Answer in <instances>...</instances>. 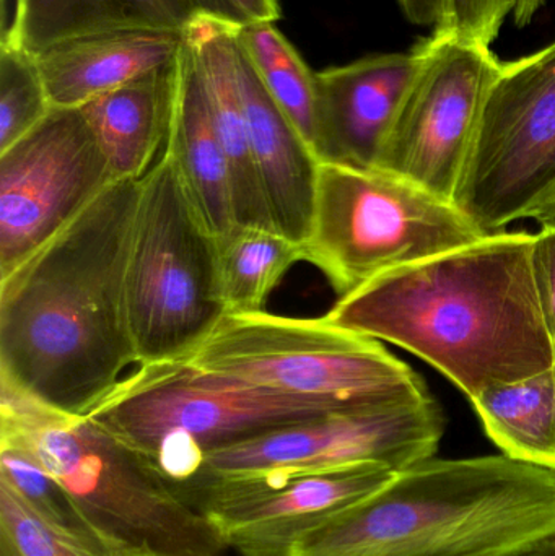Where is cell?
<instances>
[{
    "label": "cell",
    "instance_id": "obj_10",
    "mask_svg": "<svg viewBox=\"0 0 555 556\" xmlns=\"http://www.w3.org/2000/svg\"><path fill=\"white\" fill-rule=\"evenodd\" d=\"M445 427V415L433 397L329 412L215 447L205 456L201 476L189 490L214 479L357 464H378L401 472L436 456Z\"/></svg>",
    "mask_w": 555,
    "mask_h": 556
},
{
    "label": "cell",
    "instance_id": "obj_12",
    "mask_svg": "<svg viewBox=\"0 0 555 556\" xmlns=\"http://www.w3.org/2000/svg\"><path fill=\"white\" fill-rule=\"evenodd\" d=\"M121 181L81 108H52L0 152V277Z\"/></svg>",
    "mask_w": 555,
    "mask_h": 556
},
{
    "label": "cell",
    "instance_id": "obj_2",
    "mask_svg": "<svg viewBox=\"0 0 555 556\" xmlns=\"http://www.w3.org/2000/svg\"><path fill=\"white\" fill-rule=\"evenodd\" d=\"M533 250L527 231L488 235L368 281L323 319L413 353L471 401L555 365Z\"/></svg>",
    "mask_w": 555,
    "mask_h": 556
},
{
    "label": "cell",
    "instance_id": "obj_18",
    "mask_svg": "<svg viewBox=\"0 0 555 556\" xmlns=\"http://www.w3.org/2000/svg\"><path fill=\"white\" fill-rule=\"evenodd\" d=\"M163 147L175 156L192 201L212 233L224 237L235 227L230 176L212 119L204 75L186 31L176 61L172 119Z\"/></svg>",
    "mask_w": 555,
    "mask_h": 556
},
{
    "label": "cell",
    "instance_id": "obj_5",
    "mask_svg": "<svg viewBox=\"0 0 555 556\" xmlns=\"http://www.w3.org/2000/svg\"><path fill=\"white\" fill-rule=\"evenodd\" d=\"M335 410L202 371L189 362H165L137 365L87 417L140 454L182 495L215 447Z\"/></svg>",
    "mask_w": 555,
    "mask_h": 556
},
{
    "label": "cell",
    "instance_id": "obj_25",
    "mask_svg": "<svg viewBox=\"0 0 555 556\" xmlns=\"http://www.w3.org/2000/svg\"><path fill=\"white\" fill-rule=\"evenodd\" d=\"M52 103L36 55L12 39H0V152L48 117Z\"/></svg>",
    "mask_w": 555,
    "mask_h": 556
},
{
    "label": "cell",
    "instance_id": "obj_7",
    "mask_svg": "<svg viewBox=\"0 0 555 556\" xmlns=\"http://www.w3.org/2000/svg\"><path fill=\"white\" fill-rule=\"evenodd\" d=\"M222 378L336 410L432 397L426 381L380 340L332 326L323 317L225 314L188 359Z\"/></svg>",
    "mask_w": 555,
    "mask_h": 556
},
{
    "label": "cell",
    "instance_id": "obj_13",
    "mask_svg": "<svg viewBox=\"0 0 555 556\" xmlns=\"http://www.w3.org/2000/svg\"><path fill=\"white\" fill-rule=\"evenodd\" d=\"M396 470L357 464L310 472L228 477L194 486L185 498L241 556H292L310 532L375 495Z\"/></svg>",
    "mask_w": 555,
    "mask_h": 556
},
{
    "label": "cell",
    "instance_id": "obj_15",
    "mask_svg": "<svg viewBox=\"0 0 555 556\" xmlns=\"http://www.w3.org/2000/svg\"><path fill=\"white\" fill-rule=\"evenodd\" d=\"M238 77L257 178L274 228L305 243L319 160L267 93L237 38Z\"/></svg>",
    "mask_w": 555,
    "mask_h": 556
},
{
    "label": "cell",
    "instance_id": "obj_8",
    "mask_svg": "<svg viewBox=\"0 0 555 556\" xmlns=\"http://www.w3.org/2000/svg\"><path fill=\"white\" fill-rule=\"evenodd\" d=\"M482 233L453 202L378 168L319 162L306 263L336 293L475 243Z\"/></svg>",
    "mask_w": 555,
    "mask_h": 556
},
{
    "label": "cell",
    "instance_id": "obj_11",
    "mask_svg": "<svg viewBox=\"0 0 555 556\" xmlns=\"http://www.w3.org/2000/svg\"><path fill=\"white\" fill-rule=\"evenodd\" d=\"M417 46L419 71L398 111L377 168L453 202L482 104L501 74L502 62L491 46L442 29Z\"/></svg>",
    "mask_w": 555,
    "mask_h": 556
},
{
    "label": "cell",
    "instance_id": "obj_26",
    "mask_svg": "<svg viewBox=\"0 0 555 556\" xmlns=\"http://www.w3.org/2000/svg\"><path fill=\"white\" fill-rule=\"evenodd\" d=\"M0 556H117L90 547L42 521L7 480L0 479Z\"/></svg>",
    "mask_w": 555,
    "mask_h": 556
},
{
    "label": "cell",
    "instance_id": "obj_4",
    "mask_svg": "<svg viewBox=\"0 0 555 556\" xmlns=\"http://www.w3.org/2000/svg\"><path fill=\"white\" fill-rule=\"evenodd\" d=\"M0 443L35 457L117 555L227 554L195 506L87 415L55 410L0 382Z\"/></svg>",
    "mask_w": 555,
    "mask_h": 556
},
{
    "label": "cell",
    "instance_id": "obj_34",
    "mask_svg": "<svg viewBox=\"0 0 555 556\" xmlns=\"http://www.w3.org/2000/svg\"><path fill=\"white\" fill-rule=\"evenodd\" d=\"M119 556H159V555H149V554H124Z\"/></svg>",
    "mask_w": 555,
    "mask_h": 556
},
{
    "label": "cell",
    "instance_id": "obj_24",
    "mask_svg": "<svg viewBox=\"0 0 555 556\" xmlns=\"http://www.w3.org/2000/svg\"><path fill=\"white\" fill-rule=\"evenodd\" d=\"M0 479L7 480L52 528L98 551L117 555L87 521L67 490L22 447L0 443Z\"/></svg>",
    "mask_w": 555,
    "mask_h": 556
},
{
    "label": "cell",
    "instance_id": "obj_17",
    "mask_svg": "<svg viewBox=\"0 0 555 556\" xmlns=\"http://www.w3.org/2000/svg\"><path fill=\"white\" fill-rule=\"evenodd\" d=\"M186 36L198 54L212 119L227 159L235 225L276 230L251 150L238 77L237 28L201 15L186 29Z\"/></svg>",
    "mask_w": 555,
    "mask_h": 556
},
{
    "label": "cell",
    "instance_id": "obj_1",
    "mask_svg": "<svg viewBox=\"0 0 555 556\" xmlns=\"http://www.w3.org/2000/svg\"><path fill=\"white\" fill-rule=\"evenodd\" d=\"M140 179L111 185L61 233L0 277V382L88 415L139 362L126 269Z\"/></svg>",
    "mask_w": 555,
    "mask_h": 556
},
{
    "label": "cell",
    "instance_id": "obj_21",
    "mask_svg": "<svg viewBox=\"0 0 555 556\" xmlns=\"http://www.w3.org/2000/svg\"><path fill=\"white\" fill-rule=\"evenodd\" d=\"M469 402L504 456L555 470V365L533 378L488 389Z\"/></svg>",
    "mask_w": 555,
    "mask_h": 556
},
{
    "label": "cell",
    "instance_id": "obj_3",
    "mask_svg": "<svg viewBox=\"0 0 555 556\" xmlns=\"http://www.w3.org/2000/svg\"><path fill=\"white\" fill-rule=\"evenodd\" d=\"M555 534V470L497 456L424 460L292 556H510Z\"/></svg>",
    "mask_w": 555,
    "mask_h": 556
},
{
    "label": "cell",
    "instance_id": "obj_29",
    "mask_svg": "<svg viewBox=\"0 0 555 556\" xmlns=\"http://www.w3.org/2000/svg\"><path fill=\"white\" fill-rule=\"evenodd\" d=\"M533 270L538 300L555 343V227H541L534 235Z\"/></svg>",
    "mask_w": 555,
    "mask_h": 556
},
{
    "label": "cell",
    "instance_id": "obj_9",
    "mask_svg": "<svg viewBox=\"0 0 555 556\" xmlns=\"http://www.w3.org/2000/svg\"><path fill=\"white\" fill-rule=\"evenodd\" d=\"M555 195V41L502 64L482 104L456 207L484 235L537 215Z\"/></svg>",
    "mask_w": 555,
    "mask_h": 556
},
{
    "label": "cell",
    "instance_id": "obj_16",
    "mask_svg": "<svg viewBox=\"0 0 555 556\" xmlns=\"http://www.w3.org/2000/svg\"><path fill=\"white\" fill-rule=\"evenodd\" d=\"M185 33L119 29L67 39L36 55L52 108H81L94 98L172 64Z\"/></svg>",
    "mask_w": 555,
    "mask_h": 556
},
{
    "label": "cell",
    "instance_id": "obj_31",
    "mask_svg": "<svg viewBox=\"0 0 555 556\" xmlns=\"http://www.w3.org/2000/svg\"><path fill=\"white\" fill-rule=\"evenodd\" d=\"M544 3L546 0H517V7L514 10L515 23L518 26L530 25L531 20L540 12Z\"/></svg>",
    "mask_w": 555,
    "mask_h": 556
},
{
    "label": "cell",
    "instance_id": "obj_32",
    "mask_svg": "<svg viewBox=\"0 0 555 556\" xmlns=\"http://www.w3.org/2000/svg\"><path fill=\"white\" fill-rule=\"evenodd\" d=\"M510 556H555V534L534 542L530 547Z\"/></svg>",
    "mask_w": 555,
    "mask_h": 556
},
{
    "label": "cell",
    "instance_id": "obj_33",
    "mask_svg": "<svg viewBox=\"0 0 555 556\" xmlns=\"http://www.w3.org/2000/svg\"><path fill=\"white\" fill-rule=\"evenodd\" d=\"M534 220H537L541 227H555V195L553 201L537 215Z\"/></svg>",
    "mask_w": 555,
    "mask_h": 556
},
{
    "label": "cell",
    "instance_id": "obj_30",
    "mask_svg": "<svg viewBox=\"0 0 555 556\" xmlns=\"http://www.w3.org/2000/svg\"><path fill=\"white\" fill-rule=\"evenodd\" d=\"M406 18L417 26H440L445 20L449 0H398Z\"/></svg>",
    "mask_w": 555,
    "mask_h": 556
},
{
    "label": "cell",
    "instance_id": "obj_22",
    "mask_svg": "<svg viewBox=\"0 0 555 556\" xmlns=\"http://www.w3.org/2000/svg\"><path fill=\"white\" fill-rule=\"evenodd\" d=\"M218 278L227 314L266 311L270 293L300 261L303 244L277 230L237 227L217 238Z\"/></svg>",
    "mask_w": 555,
    "mask_h": 556
},
{
    "label": "cell",
    "instance_id": "obj_28",
    "mask_svg": "<svg viewBox=\"0 0 555 556\" xmlns=\"http://www.w3.org/2000/svg\"><path fill=\"white\" fill-rule=\"evenodd\" d=\"M202 16L234 28L253 23L274 22L282 16L279 0H192Z\"/></svg>",
    "mask_w": 555,
    "mask_h": 556
},
{
    "label": "cell",
    "instance_id": "obj_14",
    "mask_svg": "<svg viewBox=\"0 0 555 556\" xmlns=\"http://www.w3.org/2000/svg\"><path fill=\"white\" fill-rule=\"evenodd\" d=\"M419 65L414 46L316 72L319 162L377 168Z\"/></svg>",
    "mask_w": 555,
    "mask_h": 556
},
{
    "label": "cell",
    "instance_id": "obj_20",
    "mask_svg": "<svg viewBox=\"0 0 555 556\" xmlns=\"http://www.w3.org/2000/svg\"><path fill=\"white\" fill-rule=\"evenodd\" d=\"M176 61L81 106L117 179H142L152 168L160 147L165 146L175 97Z\"/></svg>",
    "mask_w": 555,
    "mask_h": 556
},
{
    "label": "cell",
    "instance_id": "obj_27",
    "mask_svg": "<svg viewBox=\"0 0 555 556\" xmlns=\"http://www.w3.org/2000/svg\"><path fill=\"white\" fill-rule=\"evenodd\" d=\"M515 7L517 0H449L445 20L436 29L491 46Z\"/></svg>",
    "mask_w": 555,
    "mask_h": 556
},
{
    "label": "cell",
    "instance_id": "obj_19",
    "mask_svg": "<svg viewBox=\"0 0 555 556\" xmlns=\"http://www.w3.org/2000/svg\"><path fill=\"white\" fill-rule=\"evenodd\" d=\"M201 16L192 0H16L2 35L29 54L80 36L119 29L185 33Z\"/></svg>",
    "mask_w": 555,
    "mask_h": 556
},
{
    "label": "cell",
    "instance_id": "obj_6",
    "mask_svg": "<svg viewBox=\"0 0 555 556\" xmlns=\"http://www.w3.org/2000/svg\"><path fill=\"white\" fill-rule=\"evenodd\" d=\"M126 301L137 365L188 362L227 314L217 237L165 147L140 179Z\"/></svg>",
    "mask_w": 555,
    "mask_h": 556
},
{
    "label": "cell",
    "instance_id": "obj_23",
    "mask_svg": "<svg viewBox=\"0 0 555 556\" xmlns=\"http://www.w3.org/2000/svg\"><path fill=\"white\" fill-rule=\"evenodd\" d=\"M237 38L257 77L316 155L318 94L316 72L274 22L237 28ZM318 159V155H316Z\"/></svg>",
    "mask_w": 555,
    "mask_h": 556
}]
</instances>
